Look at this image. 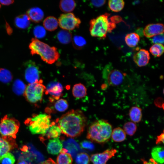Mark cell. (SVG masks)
Wrapping results in <instances>:
<instances>
[{"instance_id":"1","label":"cell","mask_w":164,"mask_h":164,"mask_svg":"<svg viewBox=\"0 0 164 164\" xmlns=\"http://www.w3.org/2000/svg\"><path fill=\"white\" fill-rule=\"evenodd\" d=\"M61 133L68 137L80 135L86 124V118L79 110H72L63 114L56 120Z\"/></svg>"},{"instance_id":"2","label":"cell","mask_w":164,"mask_h":164,"mask_svg":"<svg viewBox=\"0 0 164 164\" xmlns=\"http://www.w3.org/2000/svg\"><path fill=\"white\" fill-rule=\"evenodd\" d=\"M29 47L32 55H39L42 60L49 64L54 63L60 57L56 47L50 46L36 38L32 39Z\"/></svg>"},{"instance_id":"3","label":"cell","mask_w":164,"mask_h":164,"mask_svg":"<svg viewBox=\"0 0 164 164\" xmlns=\"http://www.w3.org/2000/svg\"><path fill=\"white\" fill-rule=\"evenodd\" d=\"M110 15V14L105 13L91 20L89 30L92 36L104 39L107 32H111L115 28L116 23L110 19L111 21H109Z\"/></svg>"},{"instance_id":"4","label":"cell","mask_w":164,"mask_h":164,"mask_svg":"<svg viewBox=\"0 0 164 164\" xmlns=\"http://www.w3.org/2000/svg\"><path fill=\"white\" fill-rule=\"evenodd\" d=\"M112 131L111 125L103 119L93 123L89 127L87 138L98 143H104L110 139Z\"/></svg>"},{"instance_id":"5","label":"cell","mask_w":164,"mask_h":164,"mask_svg":"<svg viewBox=\"0 0 164 164\" xmlns=\"http://www.w3.org/2000/svg\"><path fill=\"white\" fill-rule=\"evenodd\" d=\"M51 117L46 114L33 115L25 122V124L33 134H45L50 126Z\"/></svg>"},{"instance_id":"6","label":"cell","mask_w":164,"mask_h":164,"mask_svg":"<svg viewBox=\"0 0 164 164\" xmlns=\"http://www.w3.org/2000/svg\"><path fill=\"white\" fill-rule=\"evenodd\" d=\"M42 82L40 80L26 86L24 94L28 102L36 103L42 100L46 88Z\"/></svg>"},{"instance_id":"7","label":"cell","mask_w":164,"mask_h":164,"mask_svg":"<svg viewBox=\"0 0 164 164\" xmlns=\"http://www.w3.org/2000/svg\"><path fill=\"white\" fill-rule=\"evenodd\" d=\"M19 126V122L17 120L5 115L0 122V134L2 136L15 139Z\"/></svg>"},{"instance_id":"8","label":"cell","mask_w":164,"mask_h":164,"mask_svg":"<svg viewBox=\"0 0 164 164\" xmlns=\"http://www.w3.org/2000/svg\"><path fill=\"white\" fill-rule=\"evenodd\" d=\"M58 21L60 27L67 31L79 28L81 22L80 19L72 13L61 14Z\"/></svg>"},{"instance_id":"9","label":"cell","mask_w":164,"mask_h":164,"mask_svg":"<svg viewBox=\"0 0 164 164\" xmlns=\"http://www.w3.org/2000/svg\"><path fill=\"white\" fill-rule=\"evenodd\" d=\"M111 65L106 66L103 70V75L108 84L113 86H118L121 84L124 76L121 71L112 69Z\"/></svg>"},{"instance_id":"10","label":"cell","mask_w":164,"mask_h":164,"mask_svg":"<svg viewBox=\"0 0 164 164\" xmlns=\"http://www.w3.org/2000/svg\"><path fill=\"white\" fill-rule=\"evenodd\" d=\"M25 77L26 80L29 84L38 81L40 72L36 63L31 60H29L25 63Z\"/></svg>"},{"instance_id":"11","label":"cell","mask_w":164,"mask_h":164,"mask_svg":"<svg viewBox=\"0 0 164 164\" xmlns=\"http://www.w3.org/2000/svg\"><path fill=\"white\" fill-rule=\"evenodd\" d=\"M116 152L115 149H108L102 153L92 155L90 159L93 164H106L108 160L114 156Z\"/></svg>"},{"instance_id":"12","label":"cell","mask_w":164,"mask_h":164,"mask_svg":"<svg viewBox=\"0 0 164 164\" xmlns=\"http://www.w3.org/2000/svg\"><path fill=\"white\" fill-rule=\"evenodd\" d=\"M17 147L14 139L9 137H0V157Z\"/></svg>"},{"instance_id":"13","label":"cell","mask_w":164,"mask_h":164,"mask_svg":"<svg viewBox=\"0 0 164 164\" xmlns=\"http://www.w3.org/2000/svg\"><path fill=\"white\" fill-rule=\"evenodd\" d=\"M63 90L62 84L58 82L54 81L48 84L45 92L50 94L52 97V99L58 100L62 95Z\"/></svg>"},{"instance_id":"14","label":"cell","mask_w":164,"mask_h":164,"mask_svg":"<svg viewBox=\"0 0 164 164\" xmlns=\"http://www.w3.org/2000/svg\"><path fill=\"white\" fill-rule=\"evenodd\" d=\"M164 26L161 23H152L147 25L144 29L143 33L147 38L163 33Z\"/></svg>"},{"instance_id":"15","label":"cell","mask_w":164,"mask_h":164,"mask_svg":"<svg viewBox=\"0 0 164 164\" xmlns=\"http://www.w3.org/2000/svg\"><path fill=\"white\" fill-rule=\"evenodd\" d=\"M150 59L149 52L144 49H141L135 53L133 56V60L139 67L145 66L149 63Z\"/></svg>"},{"instance_id":"16","label":"cell","mask_w":164,"mask_h":164,"mask_svg":"<svg viewBox=\"0 0 164 164\" xmlns=\"http://www.w3.org/2000/svg\"><path fill=\"white\" fill-rule=\"evenodd\" d=\"M64 149L67 151L68 153L75 158L79 152H84L79 145L74 139L70 138L63 142V145Z\"/></svg>"},{"instance_id":"17","label":"cell","mask_w":164,"mask_h":164,"mask_svg":"<svg viewBox=\"0 0 164 164\" xmlns=\"http://www.w3.org/2000/svg\"><path fill=\"white\" fill-rule=\"evenodd\" d=\"M63 146L59 137L54 138L49 140L47 145V151L50 154L57 155L60 152Z\"/></svg>"},{"instance_id":"18","label":"cell","mask_w":164,"mask_h":164,"mask_svg":"<svg viewBox=\"0 0 164 164\" xmlns=\"http://www.w3.org/2000/svg\"><path fill=\"white\" fill-rule=\"evenodd\" d=\"M26 15L33 22L38 23L43 19L44 14L43 10L39 7L30 8L26 12Z\"/></svg>"},{"instance_id":"19","label":"cell","mask_w":164,"mask_h":164,"mask_svg":"<svg viewBox=\"0 0 164 164\" xmlns=\"http://www.w3.org/2000/svg\"><path fill=\"white\" fill-rule=\"evenodd\" d=\"M55 124L54 122L52 123L46 133L42 135V136L40 138L41 141L44 140L46 139L57 138L60 135L61 133V129L58 126Z\"/></svg>"},{"instance_id":"20","label":"cell","mask_w":164,"mask_h":164,"mask_svg":"<svg viewBox=\"0 0 164 164\" xmlns=\"http://www.w3.org/2000/svg\"><path fill=\"white\" fill-rule=\"evenodd\" d=\"M14 22L16 27L21 29H28L30 25V19L26 14H22L17 16Z\"/></svg>"},{"instance_id":"21","label":"cell","mask_w":164,"mask_h":164,"mask_svg":"<svg viewBox=\"0 0 164 164\" xmlns=\"http://www.w3.org/2000/svg\"><path fill=\"white\" fill-rule=\"evenodd\" d=\"M164 147L158 146L154 147L151 151V155L153 159L158 164L164 163Z\"/></svg>"},{"instance_id":"22","label":"cell","mask_w":164,"mask_h":164,"mask_svg":"<svg viewBox=\"0 0 164 164\" xmlns=\"http://www.w3.org/2000/svg\"><path fill=\"white\" fill-rule=\"evenodd\" d=\"M43 25L45 29L49 31H52L58 28L59 25L58 20L54 16H49L44 20Z\"/></svg>"},{"instance_id":"23","label":"cell","mask_w":164,"mask_h":164,"mask_svg":"<svg viewBox=\"0 0 164 164\" xmlns=\"http://www.w3.org/2000/svg\"><path fill=\"white\" fill-rule=\"evenodd\" d=\"M60 152L57 158V164H72L73 159L71 155L67 152L66 149L63 148Z\"/></svg>"},{"instance_id":"24","label":"cell","mask_w":164,"mask_h":164,"mask_svg":"<svg viewBox=\"0 0 164 164\" xmlns=\"http://www.w3.org/2000/svg\"><path fill=\"white\" fill-rule=\"evenodd\" d=\"M129 115L132 122L138 123L141 121L142 117V109L138 106L132 107L129 110Z\"/></svg>"},{"instance_id":"25","label":"cell","mask_w":164,"mask_h":164,"mask_svg":"<svg viewBox=\"0 0 164 164\" xmlns=\"http://www.w3.org/2000/svg\"><path fill=\"white\" fill-rule=\"evenodd\" d=\"M76 5L75 1L72 0H62L60 1L59 6L60 9L65 13L73 11Z\"/></svg>"},{"instance_id":"26","label":"cell","mask_w":164,"mask_h":164,"mask_svg":"<svg viewBox=\"0 0 164 164\" xmlns=\"http://www.w3.org/2000/svg\"><path fill=\"white\" fill-rule=\"evenodd\" d=\"M72 94L76 98H82L87 94V89L81 83L76 84L73 87Z\"/></svg>"},{"instance_id":"27","label":"cell","mask_w":164,"mask_h":164,"mask_svg":"<svg viewBox=\"0 0 164 164\" xmlns=\"http://www.w3.org/2000/svg\"><path fill=\"white\" fill-rule=\"evenodd\" d=\"M111 136L114 141L121 142L125 140L126 134L123 129L120 127H117L112 131Z\"/></svg>"},{"instance_id":"28","label":"cell","mask_w":164,"mask_h":164,"mask_svg":"<svg viewBox=\"0 0 164 164\" xmlns=\"http://www.w3.org/2000/svg\"><path fill=\"white\" fill-rule=\"evenodd\" d=\"M57 38L59 41L63 44L69 43L72 39L71 33L67 30H61L57 34Z\"/></svg>"},{"instance_id":"29","label":"cell","mask_w":164,"mask_h":164,"mask_svg":"<svg viewBox=\"0 0 164 164\" xmlns=\"http://www.w3.org/2000/svg\"><path fill=\"white\" fill-rule=\"evenodd\" d=\"M140 39L139 36L135 32L127 34L125 38L126 43L128 46L131 47L136 46Z\"/></svg>"},{"instance_id":"30","label":"cell","mask_w":164,"mask_h":164,"mask_svg":"<svg viewBox=\"0 0 164 164\" xmlns=\"http://www.w3.org/2000/svg\"><path fill=\"white\" fill-rule=\"evenodd\" d=\"M108 5L111 10L117 12L123 9L125 2L123 0H110L108 1Z\"/></svg>"},{"instance_id":"31","label":"cell","mask_w":164,"mask_h":164,"mask_svg":"<svg viewBox=\"0 0 164 164\" xmlns=\"http://www.w3.org/2000/svg\"><path fill=\"white\" fill-rule=\"evenodd\" d=\"M12 78L10 71L5 68H0V81L5 83H9Z\"/></svg>"},{"instance_id":"32","label":"cell","mask_w":164,"mask_h":164,"mask_svg":"<svg viewBox=\"0 0 164 164\" xmlns=\"http://www.w3.org/2000/svg\"><path fill=\"white\" fill-rule=\"evenodd\" d=\"M26 87L24 83L19 80H15L13 84V91L17 94L21 95L24 94Z\"/></svg>"},{"instance_id":"33","label":"cell","mask_w":164,"mask_h":164,"mask_svg":"<svg viewBox=\"0 0 164 164\" xmlns=\"http://www.w3.org/2000/svg\"><path fill=\"white\" fill-rule=\"evenodd\" d=\"M164 46L160 44H155L149 49L150 52L154 56L159 57L163 53Z\"/></svg>"},{"instance_id":"34","label":"cell","mask_w":164,"mask_h":164,"mask_svg":"<svg viewBox=\"0 0 164 164\" xmlns=\"http://www.w3.org/2000/svg\"><path fill=\"white\" fill-rule=\"evenodd\" d=\"M123 130L126 134L132 136L135 133L137 129L136 125L132 122L129 121L125 123L123 125Z\"/></svg>"},{"instance_id":"35","label":"cell","mask_w":164,"mask_h":164,"mask_svg":"<svg viewBox=\"0 0 164 164\" xmlns=\"http://www.w3.org/2000/svg\"><path fill=\"white\" fill-rule=\"evenodd\" d=\"M76 157L75 162L76 164H89L90 159L87 153H80Z\"/></svg>"},{"instance_id":"36","label":"cell","mask_w":164,"mask_h":164,"mask_svg":"<svg viewBox=\"0 0 164 164\" xmlns=\"http://www.w3.org/2000/svg\"><path fill=\"white\" fill-rule=\"evenodd\" d=\"M15 159L14 155L9 152L0 157L1 164H14Z\"/></svg>"},{"instance_id":"37","label":"cell","mask_w":164,"mask_h":164,"mask_svg":"<svg viewBox=\"0 0 164 164\" xmlns=\"http://www.w3.org/2000/svg\"><path fill=\"white\" fill-rule=\"evenodd\" d=\"M86 43L85 39L82 36H75L73 39V46L75 48L81 49Z\"/></svg>"},{"instance_id":"38","label":"cell","mask_w":164,"mask_h":164,"mask_svg":"<svg viewBox=\"0 0 164 164\" xmlns=\"http://www.w3.org/2000/svg\"><path fill=\"white\" fill-rule=\"evenodd\" d=\"M55 109L58 111L63 112L65 111L68 107L67 101L64 99L58 100L55 104Z\"/></svg>"},{"instance_id":"39","label":"cell","mask_w":164,"mask_h":164,"mask_svg":"<svg viewBox=\"0 0 164 164\" xmlns=\"http://www.w3.org/2000/svg\"><path fill=\"white\" fill-rule=\"evenodd\" d=\"M33 34L36 38H42L45 37L46 32L44 27L41 26H35L33 30Z\"/></svg>"},{"instance_id":"40","label":"cell","mask_w":164,"mask_h":164,"mask_svg":"<svg viewBox=\"0 0 164 164\" xmlns=\"http://www.w3.org/2000/svg\"><path fill=\"white\" fill-rule=\"evenodd\" d=\"M152 42L155 44H163L164 43L163 33L155 36L150 39Z\"/></svg>"},{"instance_id":"41","label":"cell","mask_w":164,"mask_h":164,"mask_svg":"<svg viewBox=\"0 0 164 164\" xmlns=\"http://www.w3.org/2000/svg\"><path fill=\"white\" fill-rule=\"evenodd\" d=\"M81 145L82 147L88 150L91 151L94 149V145L91 142L84 140L81 143Z\"/></svg>"},{"instance_id":"42","label":"cell","mask_w":164,"mask_h":164,"mask_svg":"<svg viewBox=\"0 0 164 164\" xmlns=\"http://www.w3.org/2000/svg\"><path fill=\"white\" fill-rule=\"evenodd\" d=\"M106 1L102 0H91L90 2L91 4L95 7H100L104 5Z\"/></svg>"},{"instance_id":"43","label":"cell","mask_w":164,"mask_h":164,"mask_svg":"<svg viewBox=\"0 0 164 164\" xmlns=\"http://www.w3.org/2000/svg\"><path fill=\"white\" fill-rule=\"evenodd\" d=\"M161 143H164V133L163 132L159 136H157L156 142V144Z\"/></svg>"},{"instance_id":"44","label":"cell","mask_w":164,"mask_h":164,"mask_svg":"<svg viewBox=\"0 0 164 164\" xmlns=\"http://www.w3.org/2000/svg\"><path fill=\"white\" fill-rule=\"evenodd\" d=\"M14 2V0H0V3L4 5H9L13 3Z\"/></svg>"},{"instance_id":"45","label":"cell","mask_w":164,"mask_h":164,"mask_svg":"<svg viewBox=\"0 0 164 164\" xmlns=\"http://www.w3.org/2000/svg\"><path fill=\"white\" fill-rule=\"evenodd\" d=\"M40 164H56V163L51 159L49 158L46 161L43 162Z\"/></svg>"},{"instance_id":"46","label":"cell","mask_w":164,"mask_h":164,"mask_svg":"<svg viewBox=\"0 0 164 164\" xmlns=\"http://www.w3.org/2000/svg\"><path fill=\"white\" fill-rule=\"evenodd\" d=\"M143 164H158L154 160L152 159H151L149 161H147L145 160H142Z\"/></svg>"},{"instance_id":"47","label":"cell","mask_w":164,"mask_h":164,"mask_svg":"<svg viewBox=\"0 0 164 164\" xmlns=\"http://www.w3.org/2000/svg\"><path fill=\"white\" fill-rule=\"evenodd\" d=\"M17 164H27L24 160H20L19 161Z\"/></svg>"},{"instance_id":"48","label":"cell","mask_w":164,"mask_h":164,"mask_svg":"<svg viewBox=\"0 0 164 164\" xmlns=\"http://www.w3.org/2000/svg\"><path fill=\"white\" fill-rule=\"evenodd\" d=\"M1 5H0V8H1Z\"/></svg>"}]
</instances>
